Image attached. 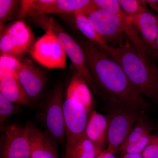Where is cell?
<instances>
[{
    "label": "cell",
    "mask_w": 158,
    "mask_h": 158,
    "mask_svg": "<svg viewBox=\"0 0 158 158\" xmlns=\"http://www.w3.org/2000/svg\"><path fill=\"white\" fill-rule=\"evenodd\" d=\"M80 45L98 91L101 90L108 100L133 104L144 112L149 110V104L130 82L118 62L90 41H85Z\"/></svg>",
    "instance_id": "1"
},
{
    "label": "cell",
    "mask_w": 158,
    "mask_h": 158,
    "mask_svg": "<svg viewBox=\"0 0 158 158\" xmlns=\"http://www.w3.org/2000/svg\"><path fill=\"white\" fill-rule=\"evenodd\" d=\"M107 54L143 96L158 101V67L154 62L142 59L128 40L116 47H110Z\"/></svg>",
    "instance_id": "2"
},
{
    "label": "cell",
    "mask_w": 158,
    "mask_h": 158,
    "mask_svg": "<svg viewBox=\"0 0 158 158\" xmlns=\"http://www.w3.org/2000/svg\"><path fill=\"white\" fill-rule=\"evenodd\" d=\"M107 109L109 127L106 149L114 153L144 112L135 105L113 99L108 100Z\"/></svg>",
    "instance_id": "3"
},
{
    "label": "cell",
    "mask_w": 158,
    "mask_h": 158,
    "mask_svg": "<svg viewBox=\"0 0 158 158\" xmlns=\"http://www.w3.org/2000/svg\"><path fill=\"white\" fill-rule=\"evenodd\" d=\"M31 18L37 25L45 31H51L56 36L66 55L73 64L77 72L84 78L90 90L95 93H98L96 84L87 66L85 53L81 45L52 18L48 17L46 15Z\"/></svg>",
    "instance_id": "4"
},
{
    "label": "cell",
    "mask_w": 158,
    "mask_h": 158,
    "mask_svg": "<svg viewBox=\"0 0 158 158\" xmlns=\"http://www.w3.org/2000/svg\"><path fill=\"white\" fill-rule=\"evenodd\" d=\"M95 9L91 0H23L20 1L18 18L56 13L87 15Z\"/></svg>",
    "instance_id": "5"
},
{
    "label": "cell",
    "mask_w": 158,
    "mask_h": 158,
    "mask_svg": "<svg viewBox=\"0 0 158 158\" xmlns=\"http://www.w3.org/2000/svg\"><path fill=\"white\" fill-rule=\"evenodd\" d=\"M62 82L56 85L52 93L36 115L44 131L57 144L65 142Z\"/></svg>",
    "instance_id": "6"
},
{
    "label": "cell",
    "mask_w": 158,
    "mask_h": 158,
    "mask_svg": "<svg viewBox=\"0 0 158 158\" xmlns=\"http://www.w3.org/2000/svg\"><path fill=\"white\" fill-rule=\"evenodd\" d=\"M63 112L66 157L85 134L90 113L77 100L66 97L63 101Z\"/></svg>",
    "instance_id": "7"
},
{
    "label": "cell",
    "mask_w": 158,
    "mask_h": 158,
    "mask_svg": "<svg viewBox=\"0 0 158 158\" xmlns=\"http://www.w3.org/2000/svg\"><path fill=\"white\" fill-rule=\"evenodd\" d=\"M45 34L31 46L30 53L37 62L48 68L66 67L67 55L59 40L51 31Z\"/></svg>",
    "instance_id": "8"
},
{
    "label": "cell",
    "mask_w": 158,
    "mask_h": 158,
    "mask_svg": "<svg viewBox=\"0 0 158 158\" xmlns=\"http://www.w3.org/2000/svg\"><path fill=\"white\" fill-rule=\"evenodd\" d=\"M87 16L90 24L109 46L112 44V47H116L128 40L120 27L117 15L96 8Z\"/></svg>",
    "instance_id": "9"
},
{
    "label": "cell",
    "mask_w": 158,
    "mask_h": 158,
    "mask_svg": "<svg viewBox=\"0 0 158 158\" xmlns=\"http://www.w3.org/2000/svg\"><path fill=\"white\" fill-rule=\"evenodd\" d=\"M1 139V158H31L27 132L24 127L12 124L5 126Z\"/></svg>",
    "instance_id": "10"
},
{
    "label": "cell",
    "mask_w": 158,
    "mask_h": 158,
    "mask_svg": "<svg viewBox=\"0 0 158 158\" xmlns=\"http://www.w3.org/2000/svg\"><path fill=\"white\" fill-rule=\"evenodd\" d=\"M16 75L27 96L34 104L42 94L45 84L43 73L36 66L21 62Z\"/></svg>",
    "instance_id": "11"
},
{
    "label": "cell",
    "mask_w": 158,
    "mask_h": 158,
    "mask_svg": "<svg viewBox=\"0 0 158 158\" xmlns=\"http://www.w3.org/2000/svg\"><path fill=\"white\" fill-rule=\"evenodd\" d=\"M31 144V158H60L58 144L31 122L25 126Z\"/></svg>",
    "instance_id": "12"
},
{
    "label": "cell",
    "mask_w": 158,
    "mask_h": 158,
    "mask_svg": "<svg viewBox=\"0 0 158 158\" xmlns=\"http://www.w3.org/2000/svg\"><path fill=\"white\" fill-rule=\"evenodd\" d=\"M129 19L152 52L158 36V16L145 7Z\"/></svg>",
    "instance_id": "13"
},
{
    "label": "cell",
    "mask_w": 158,
    "mask_h": 158,
    "mask_svg": "<svg viewBox=\"0 0 158 158\" xmlns=\"http://www.w3.org/2000/svg\"><path fill=\"white\" fill-rule=\"evenodd\" d=\"M0 93L16 104L29 107L34 104L26 94L16 73L9 70L0 69Z\"/></svg>",
    "instance_id": "14"
},
{
    "label": "cell",
    "mask_w": 158,
    "mask_h": 158,
    "mask_svg": "<svg viewBox=\"0 0 158 158\" xmlns=\"http://www.w3.org/2000/svg\"><path fill=\"white\" fill-rule=\"evenodd\" d=\"M109 119L107 115L101 114L95 110L90 113L85 135L101 152L106 149Z\"/></svg>",
    "instance_id": "15"
},
{
    "label": "cell",
    "mask_w": 158,
    "mask_h": 158,
    "mask_svg": "<svg viewBox=\"0 0 158 158\" xmlns=\"http://www.w3.org/2000/svg\"><path fill=\"white\" fill-rule=\"evenodd\" d=\"M65 97L77 100L90 113L93 111V100L90 88L77 71L73 75L66 90Z\"/></svg>",
    "instance_id": "16"
},
{
    "label": "cell",
    "mask_w": 158,
    "mask_h": 158,
    "mask_svg": "<svg viewBox=\"0 0 158 158\" xmlns=\"http://www.w3.org/2000/svg\"><path fill=\"white\" fill-rule=\"evenodd\" d=\"M16 46L20 56L29 51L34 35L29 26L22 20H18L5 29Z\"/></svg>",
    "instance_id": "17"
},
{
    "label": "cell",
    "mask_w": 158,
    "mask_h": 158,
    "mask_svg": "<svg viewBox=\"0 0 158 158\" xmlns=\"http://www.w3.org/2000/svg\"><path fill=\"white\" fill-rule=\"evenodd\" d=\"M73 15L74 21L77 28L94 45L99 49L107 53L110 47L90 24L88 16L82 14Z\"/></svg>",
    "instance_id": "18"
},
{
    "label": "cell",
    "mask_w": 158,
    "mask_h": 158,
    "mask_svg": "<svg viewBox=\"0 0 158 158\" xmlns=\"http://www.w3.org/2000/svg\"><path fill=\"white\" fill-rule=\"evenodd\" d=\"M102 152L84 134L65 158H96Z\"/></svg>",
    "instance_id": "19"
},
{
    "label": "cell",
    "mask_w": 158,
    "mask_h": 158,
    "mask_svg": "<svg viewBox=\"0 0 158 158\" xmlns=\"http://www.w3.org/2000/svg\"><path fill=\"white\" fill-rule=\"evenodd\" d=\"M152 129L148 118L143 114L133 127L127 139L121 146L138 141L146 135H150Z\"/></svg>",
    "instance_id": "20"
},
{
    "label": "cell",
    "mask_w": 158,
    "mask_h": 158,
    "mask_svg": "<svg viewBox=\"0 0 158 158\" xmlns=\"http://www.w3.org/2000/svg\"><path fill=\"white\" fill-rule=\"evenodd\" d=\"M20 105L7 99L0 93V128L3 131L5 122L10 117L17 114L20 111Z\"/></svg>",
    "instance_id": "21"
},
{
    "label": "cell",
    "mask_w": 158,
    "mask_h": 158,
    "mask_svg": "<svg viewBox=\"0 0 158 158\" xmlns=\"http://www.w3.org/2000/svg\"><path fill=\"white\" fill-rule=\"evenodd\" d=\"M152 135H147L138 141L118 148L114 152L119 156L125 154H141L147 146Z\"/></svg>",
    "instance_id": "22"
},
{
    "label": "cell",
    "mask_w": 158,
    "mask_h": 158,
    "mask_svg": "<svg viewBox=\"0 0 158 158\" xmlns=\"http://www.w3.org/2000/svg\"><path fill=\"white\" fill-rule=\"evenodd\" d=\"M0 52L1 56H9L15 58L20 56L16 46L5 29L1 32Z\"/></svg>",
    "instance_id": "23"
},
{
    "label": "cell",
    "mask_w": 158,
    "mask_h": 158,
    "mask_svg": "<svg viewBox=\"0 0 158 158\" xmlns=\"http://www.w3.org/2000/svg\"><path fill=\"white\" fill-rule=\"evenodd\" d=\"M20 1L15 0H0V29L4 30L5 23L11 18L17 8Z\"/></svg>",
    "instance_id": "24"
},
{
    "label": "cell",
    "mask_w": 158,
    "mask_h": 158,
    "mask_svg": "<svg viewBox=\"0 0 158 158\" xmlns=\"http://www.w3.org/2000/svg\"><path fill=\"white\" fill-rule=\"evenodd\" d=\"M122 10L129 18L133 17L146 7L145 1L118 0Z\"/></svg>",
    "instance_id": "25"
},
{
    "label": "cell",
    "mask_w": 158,
    "mask_h": 158,
    "mask_svg": "<svg viewBox=\"0 0 158 158\" xmlns=\"http://www.w3.org/2000/svg\"><path fill=\"white\" fill-rule=\"evenodd\" d=\"M93 2L97 9H102L116 15L122 11L117 0H94Z\"/></svg>",
    "instance_id": "26"
},
{
    "label": "cell",
    "mask_w": 158,
    "mask_h": 158,
    "mask_svg": "<svg viewBox=\"0 0 158 158\" xmlns=\"http://www.w3.org/2000/svg\"><path fill=\"white\" fill-rule=\"evenodd\" d=\"M21 62L17 58L14 57L9 56H1L0 69H6L16 73L20 65Z\"/></svg>",
    "instance_id": "27"
},
{
    "label": "cell",
    "mask_w": 158,
    "mask_h": 158,
    "mask_svg": "<svg viewBox=\"0 0 158 158\" xmlns=\"http://www.w3.org/2000/svg\"><path fill=\"white\" fill-rule=\"evenodd\" d=\"M144 158H158V136H152L150 141L141 153Z\"/></svg>",
    "instance_id": "28"
},
{
    "label": "cell",
    "mask_w": 158,
    "mask_h": 158,
    "mask_svg": "<svg viewBox=\"0 0 158 158\" xmlns=\"http://www.w3.org/2000/svg\"><path fill=\"white\" fill-rule=\"evenodd\" d=\"M96 158H118L114 153L105 149L101 152Z\"/></svg>",
    "instance_id": "29"
},
{
    "label": "cell",
    "mask_w": 158,
    "mask_h": 158,
    "mask_svg": "<svg viewBox=\"0 0 158 158\" xmlns=\"http://www.w3.org/2000/svg\"><path fill=\"white\" fill-rule=\"evenodd\" d=\"M118 158H144L141 154H125L119 156Z\"/></svg>",
    "instance_id": "30"
},
{
    "label": "cell",
    "mask_w": 158,
    "mask_h": 158,
    "mask_svg": "<svg viewBox=\"0 0 158 158\" xmlns=\"http://www.w3.org/2000/svg\"><path fill=\"white\" fill-rule=\"evenodd\" d=\"M146 4H148L152 8L157 11L158 9V0H148L145 1Z\"/></svg>",
    "instance_id": "31"
},
{
    "label": "cell",
    "mask_w": 158,
    "mask_h": 158,
    "mask_svg": "<svg viewBox=\"0 0 158 158\" xmlns=\"http://www.w3.org/2000/svg\"><path fill=\"white\" fill-rule=\"evenodd\" d=\"M152 54L153 56L158 57V36L156 41L155 47L152 51Z\"/></svg>",
    "instance_id": "32"
},
{
    "label": "cell",
    "mask_w": 158,
    "mask_h": 158,
    "mask_svg": "<svg viewBox=\"0 0 158 158\" xmlns=\"http://www.w3.org/2000/svg\"><path fill=\"white\" fill-rule=\"evenodd\" d=\"M157 12V13H158V9L157 10V11H156Z\"/></svg>",
    "instance_id": "33"
}]
</instances>
